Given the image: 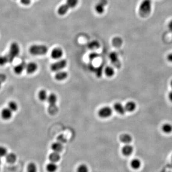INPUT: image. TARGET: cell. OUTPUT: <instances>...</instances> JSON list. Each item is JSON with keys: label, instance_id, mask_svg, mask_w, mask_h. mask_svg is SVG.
Returning a JSON list of instances; mask_svg holds the SVG:
<instances>
[{"label": "cell", "instance_id": "cell-1", "mask_svg": "<svg viewBox=\"0 0 172 172\" xmlns=\"http://www.w3.org/2000/svg\"><path fill=\"white\" fill-rule=\"evenodd\" d=\"M152 10V0H143L141 2L139 8V14L142 18L149 17Z\"/></svg>", "mask_w": 172, "mask_h": 172}, {"label": "cell", "instance_id": "cell-2", "mask_svg": "<svg viewBox=\"0 0 172 172\" xmlns=\"http://www.w3.org/2000/svg\"><path fill=\"white\" fill-rule=\"evenodd\" d=\"M47 100L49 103V107L48 109V112L51 115H55L58 111V107L57 106V96L54 93H51L48 97Z\"/></svg>", "mask_w": 172, "mask_h": 172}, {"label": "cell", "instance_id": "cell-3", "mask_svg": "<svg viewBox=\"0 0 172 172\" xmlns=\"http://www.w3.org/2000/svg\"><path fill=\"white\" fill-rule=\"evenodd\" d=\"M19 53H20V47L19 46L18 44L15 42L12 43L10 45L9 52L6 55L8 60L9 63H12L15 58L18 56Z\"/></svg>", "mask_w": 172, "mask_h": 172}, {"label": "cell", "instance_id": "cell-4", "mask_svg": "<svg viewBox=\"0 0 172 172\" xmlns=\"http://www.w3.org/2000/svg\"><path fill=\"white\" fill-rule=\"evenodd\" d=\"M29 51L31 54L35 56L44 55L48 52V48L45 45H35L29 48Z\"/></svg>", "mask_w": 172, "mask_h": 172}, {"label": "cell", "instance_id": "cell-5", "mask_svg": "<svg viewBox=\"0 0 172 172\" xmlns=\"http://www.w3.org/2000/svg\"><path fill=\"white\" fill-rule=\"evenodd\" d=\"M66 64H67V62L66 60H61L53 64L51 66L50 68L52 71L53 72H58L65 68Z\"/></svg>", "mask_w": 172, "mask_h": 172}, {"label": "cell", "instance_id": "cell-6", "mask_svg": "<svg viewBox=\"0 0 172 172\" xmlns=\"http://www.w3.org/2000/svg\"><path fill=\"white\" fill-rule=\"evenodd\" d=\"M112 109L109 107H104L98 111V114L101 118H107L112 116Z\"/></svg>", "mask_w": 172, "mask_h": 172}, {"label": "cell", "instance_id": "cell-7", "mask_svg": "<svg viewBox=\"0 0 172 172\" xmlns=\"http://www.w3.org/2000/svg\"><path fill=\"white\" fill-rule=\"evenodd\" d=\"M109 57L112 63L113 64L114 66L117 68H120L121 67V62L119 60L118 55L117 53L115 52L111 53L109 55Z\"/></svg>", "mask_w": 172, "mask_h": 172}, {"label": "cell", "instance_id": "cell-8", "mask_svg": "<svg viewBox=\"0 0 172 172\" xmlns=\"http://www.w3.org/2000/svg\"><path fill=\"white\" fill-rule=\"evenodd\" d=\"M108 4L107 0H100L98 4H97L95 7L97 13L101 14L104 11V7Z\"/></svg>", "mask_w": 172, "mask_h": 172}, {"label": "cell", "instance_id": "cell-9", "mask_svg": "<svg viewBox=\"0 0 172 172\" xmlns=\"http://www.w3.org/2000/svg\"><path fill=\"white\" fill-rule=\"evenodd\" d=\"M38 66L37 64L34 62H30L26 64V69L27 73L32 74L35 73L37 70Z\"/></svg>", "mask_w": 172, "mask_h": 172}, {"label": "cell", "instance_id": "cell-10", "mask_svg": "<svg viewBox=\"0 0 172 172\" xmlns=\"http://www.w3.org/2000/svg\"><path fill=\"white\" fill-rule=\"evenodd\" d=\"M134 151V148L132 146L129 144H125L121 149V152L123 155L128 156L131 155Z\"/></svg>", "mask_w": 172, "mask_h": 172}, {"label": "cell", "instance_id": "cell-11", "mask_svg": "<svg viewBox=\"0 0 172 172\" xmlns=\"http://www.w3.org/2000/svg\"><path fill=\"white\" fill-rule=\"evenodd\" d=\"M12 111H11L8 108H4L1 112V116L5 120H8L12 117Z\"/></svg>", "mask_w": 172, "mask_h": 172}, {"label": "cell", "instance_id": "cell-12", "mask_svg": "<svg viewBox=\"0 0 172 172\" xmlns=\"http://www.w3.org/2000/svg\"><path fill=\"white\" fill-rule=\"evenodd\" d=\"M113 108L117 112L121 115H124L126 112L124 106H123L121 103H115L113 105Z\"/></svg>", "mask_w": 172, "mask_h": 172}, {"label": "cell", "instance_id": "cell-13", "mask_svg": "<svg viewBox=\"0 0 172 172\" xmlns=\"http://www.w3.org/2000/svg\"><path fill=\"white\" fill-rule=\"evenodd\" d=\"M63 51L60 48H56L52 50L51 52V57L55 60H57L63 56Z\"/></svg>", "mask_w": 172, "mask_h": 172}, {"label": "cell", "instance_id": "cell-14", "mask_svg": "<svg viewBox=\"0 0 172 172\" xmlns=\"http://www.w3.org/2000/svg\"><path fill=\"white\" fill-rule=\"evenodd\" d=\"M26 64L25 62H22V63L18 64L16 66L14 69V73L17 75H20L22 74L23 70L26 69Z\"/></svg>", "mask_w": 172, "mask_h": 172}, {"label": "cell", "instance_id": "cell-15", "mask_svg": "<svg viewBox=\"0 0 172 172\" xmlns=\"http://www.w3.org/2000/svg\"><path fill=\"white\" fill-rule=\"evenodd\" d=\"M132 140V137L129 134H122L120 136V141L125 144H129L131 143Z\"/></svg>", "mask_w": 172, "mask_h": 172}, {"label": "cell", "instance_id": "cell-16", "mask_svg": "<svg viewBox=\"0 0 172 172\" xmlns=\"http://www.w3.org/2000/svg\"><path fill=\"white\" fill-rule=\"evenodd\" d=\"M48 159H49L50 162H53V163H57V162H59L61 159L60 153L53 152L49 155Z\"/></svg>", "mask_w": 172, "mask_h": 172}, {"label": "cell", "instance_id": "cell-17", "mask_svg": "<svg viewBox=\"0 0 172 172\" xmlns=\"http://www.w3.org/2000/svg\"><path fill=\"white\" fill-rule=\"evenodd\" d=\"M51 147L53 151L60 153L63 150V146L60 142H57L53 143Z\"/></svg>", "mask_w": 172, "mask_h": 172}, {"label": "cell", "instance_id": "cell-18", "mask_svg": "<svg viewBox=\"0 0 172 172\" xmlns=\"http://www.w3.org/2000/svg\"><path fill=\"white\" fill-rule=\"evenodd\" d=\"M126 112H131L135 111L136 108V104L134 101H128L124 106Z\"/></svg>", "mask_w": 172, "mask_h": 172}, {"label": "cell", "instance_id": "cell-19", "mask_svg": "<svg viewBox=\"0 0 172 172\" xmlns=\"http://www.w3.org/2000/svg\"><path fill=\"white\" fill-rule=\"evenodd\" d=\"M68 73L65 71H58L55 75V78L56 80L62 81L68 78Z\"/></svg>", "mask_w": 172, "mask_h": 172}, {"label": "cell", "instance_id": "cell-20", "mask_svg": "<svg viewBox=\"0 0 172 172\" xmlns=\"http://www.w3.org/2000/svg\"><path fill=\"white\" fill-rule=\"evenodd\" d=\"M45 169L48 172H56L58 169V166L56 163L50 162L47 164Z\"/></svg>", "mask_w": 172, "mask_h": 172}, {"label": "cell", "instance_id": "cell-21", "mask_svg": "<svg viewBox=\"0 0 172 172\" xmlns=\"http://www.w3.org/2000/svg\"><path fill=\"white\" fill-rule=\"evenodd\" d=\"M6 162L9 164H13L16 162L17 159V156L14 153L11 152L7 154L5 156Z\"/></svg>", "mask_w": 172, "mask_h": 172}, {"label": "cell", "instance_id": "cell-22", "mask_svg": "<svg viewBox=\"0 0 172 172\" xmlns=\"http://www.w3.org/2000/svg\"><path fill=\"white\" fill-rule=\"evenodd\" d=\"M131 168L134 170H137L141 166V162L139 159L135 158L131 160Z\"/></svg>", "mask_w": 172, "mask_h": 172}, {"label": "cell", "instance_id": "cell-23", "mask_svg": "<svg viewBox=\"0 0 172 172\" xmlns=\"http://www.w3.org/2000/svg\"><path fill=\"white\" fill-rule=\"evenodd\" d=\"M69 9V7L68 6V5L66 4L60 6V8H58V10H57V12L60 15H63L65 14L68 12Z\"/></svg>", "mask_w": 172, "mask_h": 172}, {"label": "cell", "instance_id": "cell-24", "mask_svg": "<svg viewBox=\"0 0 172 172\" xmlns=\"http://www.w3.org/2000/svg\"><path fill=\"white\" fill-rule=\"evenodd\" d=\"M162 130L165 134H170L172 132V125L170 123H165L162 126Z\"/></svg>", "mask_w": 172, "mask_h": 172}, {"label": "cell", "instance_id": "cell-25", "mask_svg": "<svg viewBox=\"0 0 172 172\" xmlns=\"http://www.w3.org/2000/svg\"><path fill=\"white\" fill-rule=\"evenodd\" d=\"M48 96L47 91L45 90H42L38 93V98L40 100L42 101H45L48 100Z\"/></svg>", "mask_w": 172, "mask_h": 172}, {"label": "cell", "instance_id": "cell-26", "mask_svg": "<svg viewBox=\"0 0 172 172\" xmlns=\"http://www.w3.org/2000/svg\"><path fill=\"white\" fill-rule=\"evenodd\" d=\"M27 172H37L36 164L33 162L29 163L27 166Z\"/></svg>", "mask_w": 172, "mask_h": 172}, {"label": "cell", "instance_id": "cell-27", "mask_svg": "<svg viewBox=\"0 0 172 172\" xmlns=\"http://www.w3.org/2000/svg\"><path fill=\"white\" fill-rule=\"evenodd\" d=\"M105 74L108 77H112L115 74V71L112 66H107L105 69Z\"/></svg>", "mask_w": 172, "mask_h": 172}, {"label": "cell", "instance_id": "cell-28", "mask_svg": "<svg viewBox=\"0 0 172 172\" xmlns=\"http://www.w3.org/2000/svg\"><path fill=\"white\" fill-rule=\"evenodd\" d=\"M89 169L87 165L85 164H81L78 166L77 172H88Z\"/></svg>", "mask_w": 172, "mask_h": 172}, {"label": "cell", "instance_id": "cell-29", "mask_svg": "<svg viewBox=\"0 0 172 172\" xmlns=\"http://www.w3.org/2000/svg\"><path fill=\"white\" fill-rule=\"evenodd\" d=\"M100 43L98 41H93L90 42L88 46L90 49L94 50V49H98V48L100 47Z\"/></svg>", "mask_w": 172, "mask_h": 172}, {"label": "cell", "instance_id": "cell-30", "mask_svg": "<svg viewBox=\"0 0 172 172\" xmlns=\"http://www.w3.org/2000/svg\"><path fill=\"white\" fill-rule=\"evenodd\" d=\"M8 108L12 112H16L18 109L17 104L14 101H10Z\"/></svg>", "mask_w": 172, "mask_h": 172}, {"label": "cell", "instance_id": "cell-31", "mask_svg": "<svg viewBox=\"0 0 172 172\" xmlns=\"http://www.w3.org/2000/svg\"><path fill=\"white\" fill-rule=\"evenodd\" d=\"M112 44L115 47H120L122 44V40L120 37H115L112 40Z\"/></svg>", "mask_w": 172, "mask_h": 172}, {"label": "cell", "instance_id": "cell-32", "mask_svg": "<svg viewBox=\"0 0 172 172\" xmlns=\"http://www.w3.org/2000/svg\"><path fill=\"white\" fill-rule=\"evenodd\" d=\"M78 0H66V4L69 8H72L77 5Z\"/></svg>", "mask_w": 172, "mask_h": 172}, {"label": "cell", "instance_id": "cell-33", "mask_svg": "<svg viewBox=\"0 0 172 172\" xmlns=\"http://www.w3.org/2000/svg\"><path fill=\"white\" fill-rule=\"evenodd\" d=\"M7 63H9V62L6 55L0 56V66H3Z\"/></svg>", "mask_w": 172, "mask_h": 172}, {"label": "cell", "instance_id": "cell-34", "mask_svg": "<svg viewBox=\"0 0 172 172\" xmlns=\"http://www.w3.org/2000/svg\"><path fill=\"white\" fill-rule=\"evenodd\" d=\"M8 154L7 149L5 147L0 146V158L4 157Z\"/></svg>", "mask_w": 172, "mask_h": 172}, {"label": "cell", "instance_id": "cell-35", "mask_svg": "<svg viewBox=\"0 0 172 172\" xmlns=\"http://www.w3.org/2000/svg\"><path fill=\"white\" fill-rule=\"evenodd\" d=\"M57 139V142H60L62 144L66 143V138L64 135H62V134H61V135L58 136Z\"/></svg>", "mask_w": 172, "mask_h": 172}, {"label": "cell", "instance_id": "cell-36", "mask_svg": "<svg viewBox=\"0 0 172 172\" xmlns=\"http://www.w3.org/2000/svg\"><path fill=\"white\" fill-rule=\"evenodd\" d=\"M98 57H99V55H98V54L96 53H92L90 54V55L88 56L89 59L91 60H93L95 58H97Z\"/></svg>", "mask_w": 172, "mask_h": 172}, {"label": "cell", "instance_id": "cell-37", "mask_svg": "<svg viewBox=\"0 0 172 172\" xmlns=\"http://www.w3.org/2000/svg\"><path fill=\"white\" fill-rule=\"evenodd\" d=\"M7 77L6 75L3 73H0V82L1 83L4 82L6 80Z\"/></svg>", "mask_w": 172, "mask_h": 172}, {"label": "cell", "instance_id": "cell-38", "mask_svg": "<svg viewBox=\"0 0 172 172\" xmlns=\"http://www.w3.org/2000/svg\"><path fill=\"white\" fill-rule=\"evenodd\" d=\"M31 0H21V2L23 5H27L30 4Z\"/></svg>", "mask_w": 172, "mask_h": 172}, {"label": "cell", "instance_id": "cell-39", "mask_svg": "<svg viewBox=\"0 0 172 172\" xmlns=\"http://www.w3.org/2000/svg\"><path fill=\"white\" fill-rule=\"evenodd\" d=\"M167 60L169 62H171L172 63V53L169 54L167 56Z\"/></svg>", "mask_w": 172, "mask_h": 172}, {"label": "cell", "instance_id": "cell-40", "mask_svg": "<svg viewBox=\"0 0 172 172\" xmlns=\"http://www.w3.org/2000/svg\"><path fill=\"white\" fill-rule=\"evenodd\" d=\"M168 27L169 30L172 32V20H171V21H170V22L169 23Z\"/></svg>", "mask_w": 172, "mask_h": 172}, {"label": "cell", "instance_id": "cell-41", "mask_svg": "<svg viewBox=\"0 0 172 172\" xmlns=\"http://www.w3.org/2000/svg\"><path fill=\"white\" fill-rule=\"evenodd\" d=\"M168 98L169 99V100H170L171 102H172V91H170L169 93Z\"/></svg>", "mask_w": 172, "mask_h": 172}, {"label": "cell", "instance_id": "cell-42", "mask_svg": "<svg viewBox=\"0 0 172 172\" xmlns=\"http://www.w3.org/2000/svg\"><path fill=\"white\" fill-rule=\"evenodd\" d=\"M1 158H0V170H1Z\"/></svg>", "mask_w": 172, "mask_h": 172}, {"label": "cell", "instance_id": "cell-43", "mask_svg": "<svg viewBox=\"0 0 172 172\" xmlns=\"http://www.w3.org/2000/svg\"><path fill=\"white\" fill-rule=\"evenodd\" d=\"M170 85H171V87L172 88V80L171 81V82H170Z\"/></svg>", "mask_w": 172, "mask_h": 172}, {"label": "cell", "instance_id": "cell-44", "mask_svg": "<svg viewBox=\"0 0 172 172\" xmlns=\"http://www.w3.org/2000/svg\"><path fill=\"white\" fill-rule=\"evenodd\" d=\"M1 83H2L0 82V88H1Z\"/></svg>", "mask_w": 172, "mask_h": 172}, {"label": "cell", "instance_id": "cell-45", "mask_svg": "<svg viewBox=\"0 0 172 172\" xmlns=\"http://www.w3.org/2000/svg\"><path fill=\"white\" fill-rule=\"evenodd\" d=\"M171 159H172V158H171Z\"/></svg>", "mask_w": 172, "mask_h": 172}]
</instances>
